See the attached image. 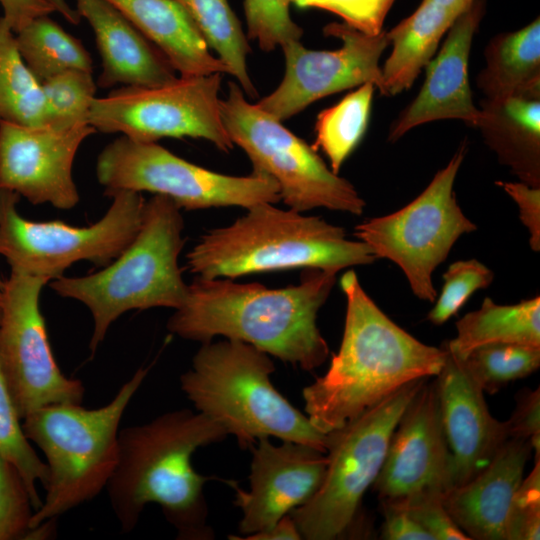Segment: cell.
<instances>
[{"instance_id":"obj_1","label":"cell","mask_w":540,"mask_h":540,"mask_svg":"<svg viewBox=\"0 0 540 540\" xmlns=\"http://www.w3.org/2000/svg\"><path fill=\"white\" fill-rule=\"evenodd\" d=\"M304 270L297 285L276 289L229 278H196L167 329L201 343L216 336L239 340L283 362L314 370L329 355L316 321L337 273Z\"/></svg>"},{"instance_id":"obj_2","label":"cell","mask_w":540,"mask_h":540,"mask_svg":"<svg viewBox=\"0 0 540 540\" xmlns=\"http://www.w3.org/2000/svg\"><path fill=\"white\" fill-rule=\"evenodd\" d=\"M340 286L346 301L341 345L327 372L302 391L312 425L327 434L404 385L441 371L446 349L417 340L394 323L349 270Z\"/></svg>"},{"instance_id":"obj_3","label":"cell","mask_w":540,"mask_h":540,"mask_svg":"<svg viewBox=\"0 0 540 540\" xmlns=\"http://www.w3.org/2000/svg\"><path fill=\"white\" fill-rule=\"evenodd\" d=\"M228 433L199 412L180 409L119 430L118 459L106 490L123 533L137 525L147 504H158L182 540H211L203 493L210 479L192 466L200 447Z\"/></svg>"},{"instance_id":"obj_4","label":"cell","mask_w":540,"mask_h":540,"mask_svg":"<svg viewBox=\"0 0 540 540\" xmlns=\"http://www.w3.org/2000/svg\"><path fill=\"white\" fill-rule=\"evenodd\" d=\"M232 224L205 233L186 255L197 278H229L314 268L337 273L377 260L362 241L349 240L345 230L316 216L273 203H259Z\"/></svg>"},{"instance_id":"obj_5","label":"cell","mask_w":540,"mask_h":540,"mask_svg":"<svg viewBox=\"0 0 540 540\" xmlns=\"http://www.w3.org/2000/svg\"><path fill=\"white\" fill-rule=\"evenodd\" d=\"M274 370L269 355L250 344L209 341L180 376V386L197 412L223 426L241 448L275 437L326 452L327 434L273 386Z\"/></svg>"},{"instance_id":"obj_6","label":"cell","mask_w":540,"mask_h":540,"mask_svg":"<svg viewBox=\"0 0 540 540\" xmlns=\"http://www.w3.org/2000/svg\"><path fill=\"white\" fill-rule=\"evenodd\" d=\"M180 210L170 198L155 194L145 202L137 235L110 264L89 275L52 280L59 296L77 300L90 311L91 354L122 314L154 307L175 310L183 304L188 284L178 263L185 243Z\"/></svg>"},{"instance_id":"obj_7","label":"cell","mask_w":540,"mask_h":540,"mask_svg":"<svg viewBox=\"0 0 540 540\" xmlns=\"http://www.w3.org/2000/svg\"><path fill=\"white\" fill-rule=\"evenodd\" d=\"M149 368L140 367L105 406L77 403L38 408L22 421L24 433L43 452L49 470L46 496L31 528L95 498L112 476L118 459L119 425Z\"/></svg>"},{"instance_id":"obj_8","label":"cell","mask_w":540,"mask_h":540,"mask_svg":"<svg viewBox=\"0 0 540 540\" xmlns=\"http://www.w3.org/2000/svg\"><path fill=\"white\" fill-rule=\"evenodd\" d=\"M426 379L404 385L327 433L324 480L308 502L289 513L302 539H342L357 530L364 493L381 470L402 413Z\"/></svg>"},{"instance_id":"obj_9","label":"cell","mask_w":540,"mask_h":540,"mask_svg":"<svg viewBox=\"0 0 540 540\" xmlns=\"http://www.w3.org/2000/svg\"><path fill=\"white\" fill-rule=\"evenodd\" d=\"M225 129L252 162L253 170L271 176L281 200L298 212L314 208L361 215L365 201L355 187L334 173L317 150L281 121L246 100L240 85L229 82L220 102Z\"/></svg>"},{"instance_id":"obj_10","label":"cell","mask_w":540,"mask_h":540,"mask_svg":"<svg viewBox=\"0 0 540 540\" xmlns=\"http://www.w3.org/2000/svg\"><path fill=\"white\" fill-rule=\"evenodd\" d=\"M98 182L105 195L118 191L151 192L170 198L186 210L239 206L281 200L277 182L252 170L247 176L213 172L171 153L156 142L118 137L100 152Z\"/></svg>"},{"instance_id":"obj_11","label":"cell","mask_w":540,"mask_h":540,"mask_svg":"<svg viewBox=\"0 0 540 540\" xmlns=\"http://www.w3.org/2000/svg\"><path fill=\"white\" fill-rule=\"evenodd\" d=\"M105 215L87 227L62 221H31L17 209L19 196L0 190V256L10 270L50 281L72 264H110L137 235L146 200L141 193L118 191Z\"/></svg>"},{"instance_id":"obj_12","label":"cell","mask_w":540,"mask_h":540,"mask_svg":"<svg viewBox=\"0 0 540 540\" xmlns=\"http://www.w3.org/2000/svg\"><path fill=\"white\" fill-rule=\"evenodd\" d=\"M466 149L463 142L448 164L405 207L355 227L354 235L371 248L377 259H389L401 268L414 295L421 300L435 301L433 272L461 235L476 230L453 191Z\"/></svg>"},{"instance_id":"obj_13","label":"cell","mask_w":540,"mask_h":540,"mask_svg":"<svg viewBox=\"0 0 540 540\" xmlns=\"http://www.w3.org/2000/svg\"><path fill=\"white\" fill-rule=\"evenodd\" d=\"M222 73L176 77L151 87L122 86L95 98L89 124L107 134L140 142L161 138H202L219 150L234 148L221 116Z\"/></svg>"},{"instance_id":"obj_14","label":"cell","mask_w":540,"mask_h":540,"mask_svg":"<svg viewBox=\"0 0 540 540\" xmlns=\"http://www.w3.org/2000/svg\"><path fill=\"white\" fill-rule=\"evenodd\" d=\"M49 281L10 270L0 292V370L22 420L47 405L81 404L85 394L61 371L48 340L39 299Z\"/></svg>"},{"instance_id":"obj_15","label":"cell","mask_w":540,"mask_h":540,"mask_svg":"<svg viewBox=\"0 0 540 540\" xmlns=\"http://www.w3.org/2000/svg\"><path fill=\"white\" fill-rule=\"evenodd\" d=\"M323 31L326 36L340 39L341 47L312 50L300 41L281 47L284 77L271 94L256 103L275 119H289L325 96L368 82L382 93L380 58L389 45L387 31L370 36L338 22L326 25Z\"/></svg>"},{"instance_id":"obj_16","label":"cell","mask_w":540,"mask_h":540,"mask_svg":"<svg viewBox=\"0 0 540 540\" xmlns=\"http://www.w3.org/2000/svg\"><path fill=\"white\" fill-rule=\"evenodd\" d=\"M372 487L387 501L444 496L454 487L435 379L424 381L402 413Z\"/></svg>"},{"instance_id":"obj_17","label":"cell","mask_w":540,"mask_h":540,"mask_svg":"<svg viewBox=\"0 0 540 540\" xmlns=\"http://www.w3.org/2000/svg\"><path fill=\"white\" fill-rule=\"evenodd\" d=\"M95 132L89 123L58 128L0 121V190L34 205L75 207L80 197L73 162L80 145Z\"/></svg>"},{"instance_id":"obj_18","label":"cell","mask_w":540,"mask_h":540,"mask_svg":"<svg viewBox=\"0 0 540 540\" xmlns=\"http://www.w3.org/2000/svg\"><path fill=\"white\" fill-rule=\"evenodd\" d=\"M249 449V490L226 481L235 491L234 503L242 512L239 532L246 536L269 529L308 502L320 488L328 464L326 452L292 441L275 445L263 438Z\"/></svg>"},{"instance_id":"obj_19","label":"cell","mask_w":540,"mask_h":540,"mask_svg":"<svg viewBox=\"0 0 540 540\" xmlns=\"http://www.w3.org/2000/svg\"><path fill=\"white\" fill-rule=\"evenodd\" d=\"M485 12V0H474L457 16L439 51L426 65L425 80L417 96L391 124L390 142L415 127L437 120H460L477 128L481 109L473 101L468 63L472 41Z\"/></svg>"},{"instance_id":"obj_20","label":"cell","mask_w":540,"mask_h":540,"mask_svg":"<svg viewBox=\"0 0 540 540\" xmlns=\"http://www.w3.org/2000/svg\"><path fill=\"white\" fill-rule=\"evenodd\" d=\"M446 351L445 363L435 382L456 487L480 473L510 437L506 421L497 420L489 412L484 391L459 358Z\"/></svg>"},{"instance_id":"obj_21","label":"cell","mask_w":540,"mask_h":540,"mask_svg":"<svg viewBox=\"0 0 540 540\" xmlns=\"http://www.w3.org/2000/svg\"><path fill=\"white\" fill-rule=\"evenodd\" d=\"M532 450L530 440L510 437L480 473L444 494L446 510L470 540H506L513 498Z\"/></svg>"},{"instance_id":"obj_22","label":"cell","mask_w":540,"mask_h":540,"mask_svg":"<svg viewBox=\"0 0 540 540\" xmlns=\"http://www.w3.org/2000/svg\"><path fill=\"white\" fill-rule=\"evenodd\" d=\"M77 11L90 24L102 61L97 85L157 86L174 80L166 55L106 0H76Z\"/></svg>"},{"instance_id":"obj_23","label":"cell","mask_w":540,"mask_h":540,"mask_svg":"<svg viewBox=\"0 0 540 540\" xmlns=\"http://www.w3.org/2000/svg\"><path fill=\"white\" fill-rule=\"evenodd\" d=\"M153 42L183 77L228 73L175 0H106Z\"/></svg>"},{"instance_id":"obj_24","label":"cell","mask_w":540,"mask_h":540,"mask_svg":"<svg viewBox=\"0 0 540 540\" xmlns=\"http://www.w3.org/2000/svg\"><path fill=\"white\" fill-rule=\"evenodd\" d=\"M479 108L486 145L519 181L540 188V96L484 98Z\"/></svg>"},{"instance_id":"obj_25","label":"cell","mask_w":540,"mask_h":540,"mask_svg":"<svg viewBox=\"0 0 540 540\" xmlns=\"http://www.w3.org/2000/svg\"><path fill=\"white\" fill-rule=\"evenodd\" d=\"M457 16L449 9L422 0L412 14L387 31L392 50L381 67V95L394 96L411 88Z\"/></svg>"},{"instance_id":"obj_26","label":"cell","mask_w":540,"mask_h":540,"mask_svg":"<svg viewBox=\"0 0 540 540\" xmlns=\"http://www.w3.org/2000/svg\"><path fill=\"white\" fill-rule=\"evenodd\" d=\"M476 85L487 99L540 96V19L490 39Z\"/></svg>"},{"instance_id":"obj_27","label":"cell","mask_w":540,"mask_h":540,"mask_svg":"<svg viewBox=\"0 0 540 540\" xmlns=\"http://www.w3.org/2000/svg\"><path fill=\"white\" fill-rule=\"evenodd\" d=\"M456 330V337L443 346L459 358L492 343L540 347V297L513 305H499L486 297L479 309L456 322Z\"/></svg>"},{"instance_id":"obj_28","label":"cell","mask_w":540,"mask_h":540,"mask_svg":"<svg viewBox=\"0 0 540 540\" xmlns=\"http://www.w3.org/2000/svg\"><path fill=\"white\" fill-rule=\"evenodd\" d=\"M188 14L209 49L227 67L249 97L258 96L247 68L251 49L228 0H175Z\"/></svg>"},{"instance_id":"obj_29","label":"cell","mask_w":540,"mask_h":540,"mask_svg":"<svg viewBox=\"0 0 540 540\" xmlns=\"http://www.w3.org/2000/svg\"><path fill=\"white\" fill-rule=\"evenodd\" d=\"M18 51L34 77L43 81L67 70L93 72V62L81 41L42 15L15 33Z\"/></svg>"},{"instance_id":"obj_30","label":"cell","mask_w":540,"mask_h":540,"mask_svg":"<svg viewBox=\"0 0 540 540\" xmlns=\"http://www.w3.org/2000/svg\"><path fill=\"white\" fill-rule=\"evenodd\" d=\"M0 121L24 126L48 121L41 83L23 61L4 17H0Z\"/></svg>"},{"instance_id":"obj_31","label":"cell","mask_w":540,"mask_h":540,"mask_svg":"<svg viewBox=\"0 0 540 540\" xmlns=\"http://www.w3.org/2000/svg\"><path fill=\"white\" fill-rule=\"evenodd\" d=\"M375 89L364 83L317 116L313 148L322 150L336 174L367 130Z\"/></svg>"},{"instance_id":"obj_32","label":"cell","mask_w":540,"mask_h":540,"mask_svg":"<svg viewBox=\"0 0 540 540\" xmlns=\"http://www.w3.org/2000/svg\"><path fill=\"white\" fill-rule=\"evenodd\" d=\"M459 360L477 385L493 394L506 384L535 372L540 366V347L485 344L472 349Z\"/></svg>"},{"instance_id":"obj_33","label":"cell","mask_w":540,"mask_h":540,"mask_svg":"<svg viewBox=\"0 0 540 540\" xmlns=\"http://www.w3.org/2000/svg\"><path fill=\"white\" fill-rule=\"evenodd\" d=\"M21 420L0 370V458L17 467L36 511L42 504L37 484L46 487L49 470L26 437Z\"/></svg>"},{"instance_id":"obj_34","label":"cell","mask_w":540,"mask_h":540,"mask_svg":"<svg viewBox=\"0 0 540 540\" xmlns=\"http://www.w3.org/2000/svg\"><path fill=\"white\" fill-rule=\"evenodd\" d=\"M48 110L47 125L66 128L89 123L96 98L93 72L67 70L41 83Z\"/></svg>"},{"instance_id":"obj_35","label":"cell","mask_w":540,"mask_h":540,"mask_svg":"<svg viewBox=\"0 0 540 540\" xmlns=\"http://www.w3.org/2000/svg\"><path fill=\"white\" fill-rule=\"evenodd\" d=\"M291 3L293 0H244L247 37L256 40L264 52L300 41L303 30L290 16Z\"/></svg>"},{"instance_id":"obj_36","label":"cell","mask_w":540,"mask_h":540,"mask_svg":"<svg viewBox=\"0 0 540 540\" xmlns=\"http://www.w3.org/2000/svg\"><path fill=\"white\" fill-rule=\"evenodd\" d=\"M493 278V272L476 259L452 263L443 275L444 284L428 320L435 325L445 323L476 290L487 288Z\"/></svg>"},{"instance_id":"obj_37","label":"cell","mask_w":540,"mask_h":540,"mask_svg":"<svg viewBox=\"0 0 540 540\" xmlns=\"http://www.w3.org/2000/svg\"><path fill=\"white\" fill-rule=\"evenodd\" d=\"M35 508L17 467L0 458V540H25Z\"/></svg>"},{"instance_id":"obj_38","label":"cell","mask_w":540,"mask_h":540,"mask_svg":"<svg viewBox=\"0 0 540 540\" xmlns=\"http://www.w3.org/2000/svg\"><path fill=\"white\" fill-rule=\"evenodd\" d=\"M540 538V453L535 465L518 487L510 509L506 540H539Z\"/></svg>"},{"instance_id":"obj_39","label":"cell","mask_w":540,"mask_h":540,"mask_svg":"<svg viewBox=\"0 0 540 540\" xmlns=\"http://www.w3.org/2000/svg\"><path fill=\"white\" fill-rule=\"evenodd\" d=\"M395 0H293L299 8H317L341 17L346 25L366 35L380 34Z\"/></svg>"},{"instance_id":"obj_40","label":"cell","mask_w":540,"mask_h":540,"mask_svg":"<svg viewBox=\"0 0 540 540\" xmlns=\"http://www.w3.org/2000/svg\"><path fill=\"white\" fill-rule=\"evenodd\" d=\"M387 502L407 510L433 540H470L446 510L443 496L426 495L408 500Z\"/></svg>"},{"instance_id":"obj_41","label":"cell","mask_w":540,"mask_h":540,"mask_svg":"<svg viewBox=\"0 0 540 540\" xmlns=\"http://www.w3.org/2000/svg\"><path fill=\"white\" fill-rule=\"evenodd\" d=\"M517 404L506 421L509 437L528 439L535 453H540V391L525 390L517 396Z\"/></svg>"},{"instance_id":"obj_42","label":"cell","mask_w":540,"mask_h":540,"mask_svg":"<svg viewBox=\"0 0 540 540\" xmlns=\"http://www.w3.org/2000/svg\"><path fill=\"white\" fill-rule=\"evenodd\" d=\"M517 204L521 222L530 234L529 244L540 250V188L519 182H496Z\"/></svg>"},{"instance_id":"obj_43","label":"cell","mask_w":540,"mask_h":540,"mask_svg":"<svg viewBox=\"0 0 540 540\" xmlns=\"http://www.w3.org/2000/svg\"><path fill=\"white\" fill-rule=\"evenodd\" d=\"M384 521L380 539L384 540H433L403 507L380 501Z\"/></svg>"},{"instance_id":"obj_44","label":"cell","mask_w":540,"mask_h":540,"mask_svg":"<svg viewBox=\"0 0 540 540\" xmlns=\"http://www.w3.org/2000/svg\"><path fill=\"white\" fill-rule=\"evenodd\" d=\"M4 19L17 33L34 18L48 15L54 9L43 0H0Z\"/></svg>"},{"instance_id":"obj_45","label":"cell","mask_w":540,"mask_h":540,"mask_svg":"<svg viewBox=\"0 0 540 540\" xmlns=\"http://www.w3.org/2000/svg\"><path fill=\"white\" fill-rule=\"evenodd\" d=\"M242 539L247 540H300L301 534L290 514L285 515L273 526L264 531L248 535Z\"/></svg>"},{"instance_id":"obj_46","label":"cell","mask_w":540,"mask_h":540,"mask_svg":"<svg viewBox=\"0 0 540 540\" xmlns=\"http://www.w3.org/2000/svg\"><path fill=\"white\" fill-rule=\"evenodd\" d=\"M56 520L50 518L31 528L25 540L51 539L56 535Z\"/></svg>"},{"instance_id":"obj_47","label":"cell","mask_w":540,"mask_h":540,"mask_svg":"<svg viewBox=\"0 0 540 540\" xmlns=\"http://www.w3.org/2000/svg\"><path fill=\"white\" fill-rule=\"evenodd\" d=\"M48 3L53 9L54 12L60 13L66 20L72 24H78L81 20V15L71 7L66 0H43Z\"/></svg>"},{"instance_id":"obj_48","label":"cell","mask_w":540,"mask_h":540,"mask_svg":"<svg viewBox=\"0 0 540 540\" xmlns=\"http://www.w3.org/2000/svg\"><path fill=\"white\" fill-rule=\"evenodd\" d=\"M451 10L457 15L465 11L474 0H427Z\"/></svg>"},{"instance_id":"obj_49","label":"cell","mask_w":540,"mask_h":540,"mask_svg":"<svg viewBox=\"0 0 540 540\" xmlns=\"http://www.w3.org/2000/svg\"><path fill=\"white\" fill-rule=\"evenodd\" d=\"M3 281L4 280H2L1 277H0V292H1L2 285H3Z\"/></svg>"}]
</instances>
